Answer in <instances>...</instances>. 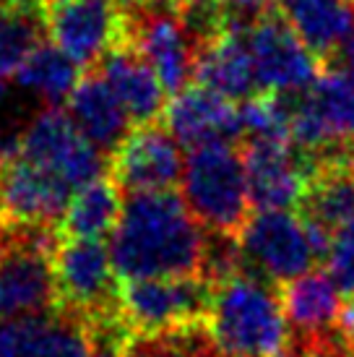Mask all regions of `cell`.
Returning <instances> with one entry per match:
<instances>
[{
    "instance_id": "obj_5",
    "label": "cell",
    "mask_w": 354,
    "mask_h": 357,
    "mask_svg": "<svg viewBox=\"0 0 354 357\" xmlns=\"http://www.w3.org/2000/svg\"><path fill=\"white\" fill-rule=\"evenodd\" d=\"M214 284L203 277L120 279L118 318L128 337L206 326Z\"/></svg>"
},
{
    "instance_id": "obj_20",
    "label": "cell",
    "mask_w": 354,
    "mask_h": 357,
    "mask_svg": "<svg viewBox=\"0 0 354 357\" xmlns=\"http://www.w3.org/2000/svg\"><path fill=\"white\" fill-rule=\"evenodd\" d=\"M279 300L295 342H307L331 331L341 310V289L325 271H307L279 284Z\"/></svg>"
},
{
    "instance_id": "obj_2",
    "label": "cell",
    "mask_w": 354,
    "mask_h": 357,
    "mask_svg": "<svg viewBox=\"0 0 354 357\" xmlns=\"http://www.w3.org/2000/svg\"><path fill=\"white\" fill-rule=\"evenodd\" d=\"M276 289L247 271L214 284L206 331L219 355L276 357L289 344V326Z\"/></svg>"
},
{
    "instance_id": "obj_26",
    "label": "cell",
    "mask_w": 354,
    "mask_h": 357,
    "mask_svg": "<svg viewBox=\"0 0 354 357\" xmlns=\"http://www.w3.org/2000/svg\"><path fill=\"white\" fill-rule=\"evenodd\" d=\"M279 10H282V0H222L219 24L226 34L247 37L258 24L276 16Z\"/></svg>"
},
{
    "instance_id": "obj_17",
    "label": "cell",
    "mask_w": 354,
    "mask_h": 357,
    "mask_svg": "<svg viewBox=\"0 0 354 357\" xmlns=\"http://www.w3.org/2000/svg\"><path fill=\"white\" fill-rule=\"evenodd\" d=\"M97 73L118 97L133 126H146V123L162 120L164 107H167V91L154 68L148 66V60L133 45L125 42L115 50H109L99 60Z\"/></svg>"
},
{
    "instance_id": "obj_34",
    "label": "cell",
    "mask_w": 354,
    "mask_h": 357,
    "mask_svg": "<svg viewBox=\"0 0 354 357\" xmlns=\"http://www.w3.org/2000/svg\"><path fill=\"white\" fill-rule=\"evenodd\" d=\"M198 3H206V6H219L222 0H198Z\"/></svg>"
},
{
    "instance_id": "obj_23",
    "label": "cell",
    "mask_w": 354,
    "mask_h": 357,
    "mask_svg": "<svg viewBox=\"0 0 354 357\" xmlns=\"http://www.w3.org/2000/svg\"><path fill=\"white\" fill-rule=\"evenodd\" d=\"M21 89H29L49 102V107H60L68 102L70 91L76 89L81 79V66L68 58L52 42H42L29 58L21 63V68L13 73Z\"/></svg>"
},
{
    "instance_id": "obj_1",
    "label": "cell",
    "mask_w": 354,
    "mask_h": 357,
    "mask_svg": "<svg viewBox=\"0 0 354 357\" xmlns=\"http://www.w3.org/2000/svg\"><path fill=\"white\" fill-rule=\"evenodd\" d=\"M206 229L175 190L133 193L112 240L109 258L120 279L201 277Z\"/></svg>"
},
{
    "instance_id": "obj_15",
    "label": "cell",
    "mask_w": 354,
    "mask_h": 357,
    "mask_svg": "<svg viewBox=\"0 0 354 357\" xmlns=\"http://www.w3.org/2000/svg\"><path fill=\"white\" fill-rule=\"evenodd\" d=\"M70 190L73 188L66 180L31 165L29 159L6 162L0 165V217L60 227Z\"/></svg>"
},
{
    "instance_id": "obj_25",
    "label": "cell",
    "mask_w": 354,
    "mask_h": 357,
    "mask_svg": "<svg viewBox=\"0 0 354 357\" xmlns=\"http://www.w3.org/2000/svg\"><path fill=\"white\" fill-rule=\"evenodd\" d=\"M42 10H6L0 13V76H13L21 63L45 42Z\"/></svg>"
},
{
    "instance_id": "obj_19",
    "label": "cell",
    "mask_w": 354,
    "mask_h": 357,
    "mask_svg": "<svg viewBox=\"0 0 354 357\" xmlns=\"http://www.w3.org/2000/svg\"><path fill=\"white\" fill-rule=\"evenodd\" d=\"M66 105H68L66 112L76 123V128L107 157L130 133L128 112L123 109L118 97L97 70H88L81 76Z\"/></svg>"
},
{
    "instance_id": "obj_27",
    "label": "cell",
    "mask_w": 354,
    "mask_h": 357,
    "mask_svg": "<svg viewBox=\"0 0 354 357\" xmlns=\"http://www.w3.org/2000/svg\"><path fill=\"white\" fill-rule=\"evenodd\" d=\"M328 277L336 282V287L346 298H354V222L336 229L331 238V248L325 256Z\"/></svg>"
},
{
    "instance_id": "obj_8",
    "label": "cell",
    "mask_w": 354,
    "mask_h": 357,
    "mask_svg": "<svg viewBox=\"0 0 354 357\" xmlns=\"http://www.w3.org/2000/svg\"><path fill=\"white\" fill-rule=\"evenodd\" d=\"M42 13L52 45L81 68L128 42V8L120 0H45Z\"/></svg>"
},
{
    "instance_id": "obj_16",
    "label": "cell",
    "mask_w": 354,
    "mask_h": 357,
    "mask_svg": "<svg viewBox=\"0 0 354 357\" xmlns=\"http://www.w3.org/2000/svg\"><path fill=\"white\" fill-rule=\"evenodd\" d=\"M162 126L187 149L206 141L243 139L240 107L201 84H187L183 91L169 97Z\"/></svg>"
},
{
    "instance_id": "obj_28",
    "label": "cell",
    "mask_w": 354,
    "mask_h": 357,
    "mask_svg": "<svg viewBox=\"0 0 354 357\" xmlns=\"http://www.w3.org/2000/svg\"><path fill=\"white\" fill-rule=\"evenodd\" d=\"M91 334H94V349H91L88 357H125L128 331L123 328L120 318H109V321L94 324Z\"/></svg>"
},
{
    "instance_id": "obj_13",
    "label": "cell",
    "mask_w": 354,
    "mask_h": 357,
    "mask_svg": "<svg viewBox=\"0 0 354 357\" xmlns=\"http://www.w3.org/2000/svg\"><path fill=\"white\" fill-rule=\"evenodd\" d=\"M261 91H302L310 89L323 73L321 60L307 50L300 34L279 10L247 34Z\"/></svg>"
},
{
    "instance_id": "obj_32",
    "label": "cell",
    "mask_w": 354,
    "mask_h": 357,
    "mask_svg": "<svg viewBox=\"0 0 354 357\" xmlns=\"http://www.w3.org/2000/svg\"><path fill=\"white\" fill-rule=\"evenodd\" d=\"M154 3H164V6H169V8L180 10V8H183V6L187 3V0H154Z\"/></svg>"
},
{
    "instance_id": "obj_6",
    "label": "cell",
    "mask_w": 354,
    "mask_h": 357,
    "mask_svg": "<svg viewBox=\"0 0 354 357\" xmlns=\"http://www.w3.org/2000/svg\"><path fill=\"white\" fill-rule=\"evenodd\" d=\"M58 307L76 313L88 326L118 318L120 277L102 240L60 238L52 253Z\"/></svg>"
},
{
    "instance_id": "obj_31",
    "label": "cell",
    "mask_w": 354,
    "mask_h": 357,
    "mask_svg": "<svg viewBox=\"0 0 354 357\" xmlns=\"http://www.w3.org/2000/svg\"><path fill=\"white\" fill-rule=\"evenodd\" d=\"M276 357H310V352H305L300 344H295V342H292V344H286V347L282 349Z\"/></svg>"
},
{
    "instance_id": "obj_22",
    "label": "cell",
    "mask_w": 354,
    "mask_h": 357,
    "mask_svg": "<svg viewBox=\"0 0 354 357\" xmlns=\"http://www.w3.org/2000/svg\"><path fill=\"white\" fill-rule=\"evenodd\" d=\"M123 190L112 178H97L88 185L79 188L68 201L66 217L60 222V238H84L102 240L115 232L123 214Z\"/></svg>"
},
{
    "instance_id": "obj_29",
    "label": "cell",
    "mask_w": 354,
    "mask_h": 357,
    "mask_svg": "<svg viewBox=\"0 0 354 357\" xmlns=\"http://www.w3.org/2000/svg\"><path fill=\"white\" fill-rule=\"evenodd\" d=\"M323 68L346 70V73H352L354 76V31L339 45V47H336V52L328 58V63H325Z\"/></svg>"
},
{
    "instance_id": "obj_35",
    "label": "cell",
    "mask_w": 354,
    "mask_h": 357,
    "mask_svg": "<svg viewBox=\"0 0 354 357\" xmlns=\"http://www.w3.org/2000/svg\"><path fill=\"white\" fill-rule=\"evenodd\" d=\"M3 91H6V79L0 76V97H3Z\"/></svg>"
},
{
    "instance_id": "obj_18",
    "label": "cell",
    "mask_w": 354,
    "mask_h": 357,
    "mask_svg": "<svg viewBox=\"0 0 354 357\" xmlns=\"http://www.w3.org/2000/svg\"><path fill=\"white\" fill-rule=\"evenodd\" d=\"M193 84H201L232 102H245L261 94L247 37L222 31L201 42L193 60Z\"/></svg>"
},
{
    "instance_id": "obj_24",
    "label": "cell",
    "mask_w": 354,
    "mask_h": 357,
    "mask_svg": "<svg viewBox=\"0 0 354 357\" xmlns=\"http://www.w3.org/2000/svg\"><path fill=\"white\" fill-rule=\"evenodd\" d=\"M305 102L328 136L339 144L354 141V76L346 70L323 68L310 89H305Z\"/></svg>"
},
{
    "instance_id": "obj_12",
    "label": "cell",
    "mask_w": 354,
    "mask_h": 357,
    "mask_svg": "<svg viewBox=\"0 0 354 357\" xmlns=\"http://www.w3.org/2000/svg\"><path fill=\"white\" fill-rule=\"evenodd\" d=\"M243 162L253 211L292 208L302 201L310 178V162L292 139H243Z\"/></svg>"
},
{
    "instance_id": "obj_7",
    "label": "cell",
    "mask_w": 354,
    "mask_h": 357,
    "mask_svg": "<svg viewBox=\"0 0 354 357\" xmlns=\"http://www.w3.org/2000/svg\"><path fill=\"white\" fill-rule=\"evenodd\" d=\"M245 271L263 282L286 284L302 277L321 261L302 217L289 208L253 211L237 235Z\"/></svg>"
},
{
    "instance_id": "obj_3",
    "label": "cell",
    "mask_w": 354,
    "mask_h": 357,
    "mask_svg": "<svg viewBox=\"0 0 354 357\" xmlns=\"http://www.w3.org/2000/svg\"><path fill=\"white\" fill-rule=\"evenodd\" d=\"M180 183L183 201L208 232L237 238L253 214L243 151L232 141H206L187 149Z\"/></svg>"
},
{
    "instance_id": "obj_30",
    "label": "cell",
    "mask_w": 354,
    "mask_h": 357,
    "mask_svg": "<svg viewBox=\"0 0 354 357\" xmlns=\"http://www.w3.org/2000/svg\"><path fill=\"white\" fill-rule=\"evenodd\" d=\"M6 10H45V0H0V13Z\"/></svg>"
},
{
    "instance_id": "obj_4",
    "label": "cell",
    "mask_w": 354,
    "mask_h": 357,
    "mask_svg": "<svg viewBox=\"0 0 354 357\" xmlns=\"http://www.w3.org/2000/svg\"><path fill=\"white\" fill-rule=\"evenodd\" d=\"M58 227L0 217V321L58 310L52 253Z\"/></svg>"
},
{
    "instance_id": "obj_10",
    "label": "cell",
    "mask_w": 354,
    "mask_h": 357,
    "mask_svg": "<svg viewBox=\"0 0 354 357\" xmlns=\"http://www.w3.org/2000/svg\"><path fill=\"white\" fill-rule=\"evenodd\" d=\"M128 45L148 60L169 97L193 84L196 45L180 19V10L154 0H141L130 6Z\"/></svg>"
},
{
    "instance_id": "obj_11",
    "label": "cell",
    "mask_w": 354,
    "mask_h": 357,
    "mask_svg": "<svg viewBox=\"0 0 354 357\" xmlns=\"http://www.w3.org/2000/svg\"><path fill=\"white\" fill-rule=\"evenodd\" d=\"M180 144L162 120L133 126L120 146L109 154V178L125 196L172 190L183 178Z\"/></svg>"
},
{
    "instance_id": "obj_14",
    "label": "cell",
    "mask_w": 354,
    "mask_h": 357,
    "mask_svg": "<svg viewBox=\"0 0 354 357\" xmlns=\"http://www.w3.org/2000/svg\"><path fill=\"white\" fill-rule=\"evenodd\" d=\"M91 349V326L60 307L0 321V357H88Z\"/></svg>"
},
{
    "instance_id": "obj_33",
    "label": "cell",
    "mask_w": 354,
    "mask_h": 357,
    "mask_svg": "<svg viewBox=\"0 0 354 357\" xmlns=\"http://www.w3.org/2000/svg\"><path fill=\"white\" fill-rule=\"evenodd\" d=\"M120 3H123L125 8H130V6H136V3H141V0H120Z\"/></svg>"
},
{
    "instance_id": "obj_21",
    "label": "cell",
    "mask_w": 354,
    "mask_h": 357,
    "mask_svg": "<svg viewBox=\"0 0 354 357\" xmlns=\"http://www.w3.org/2000/svg\"><path fill=\"white\" fill-rule=\"evenodd\" d=\"M282 13L321 66L354 31V6L344 0H282Z\"/></svg>"
},
{
    "instance_id": "obj_9",
    "label": "cell",
    "mask_w": 354,
    "mask_h": 357,
    "mask_svg": "<svg viewBox=\"0 0 354 357\" xmlns=\"http://www.w3.org/2000/svg\"><path fill=\"white\" fill-rule=\"evenodd\" d=\"M21 157L58 175L76 190L102 178L105 167H109L107 154H102L60 107L42 109L26 126L21 133Z\"/></svg>"
}]
</instances>
